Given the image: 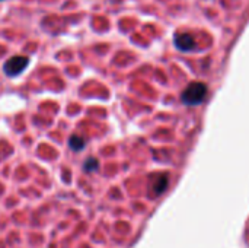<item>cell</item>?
I'll use <instances>...</instances> for the list:
<instances>
[{"label": "cell", "instance_id": "277c9868", "mask_svg": "<svg viewBox=\"0 0 249 248\" xmlns=\"http://www.w3.org/2000/svg\"><path fill=\"white\" fill-rule=\"evenodd\" d=\"M85 145H86V142H85V139H83L82 136L73 134V136H70V139H69V146H70L71 151H74V152L82 151V149L85 148Z\"/></svg>", "mask_w": 249, "mask_h": 248}, {"label": "cell", "instance_id": "3957f363", "mask_svg": "<svg viewBox=\"0 0 249 248\" xmlns=\"http://www.w3.org/2000/svg\"><path fill=\"white\" fill-rule=\"evenodd\" d=\"M174 44L177 48H179L184 53H190L197 47V42L194 39V37H191L190 34H177Z\"/></svg>", "mask_w": 249, "mask_h": 248}, {"label": "cell", "instance_id": "7a4b0ae2", "mask_svg": "<svg viewBox=\"0 0 249 248\" xmlns=\"http://www.w3.org/2000/svg\"><path fill=\"white\" fill-rule=\"evenodd\" d=\"M29 63V58L25 57V56H15L12 58H9L4 66H3V70L7 76H18L19 73L23 72V69L28 66Z\"/></svg>", "mask_w": 249, "mask_h": 248}, {"label": "cell", "instance_id": "5b68a950", "mask_svg": "<svg viewBox=\"0 0 249 248\" xmlns=\"http://www.w3.org/2000/svg\"><path fill=\"white\" fill-rule=\"evenodd\" d=\"M166 186H168V178H166L165 175L159 177V178L156 180V183L153 184V191H155V194L159 196V194L166 189Z\"/></svg>", "mask_w": 249, "mask_h": 248}, {"label": "cell", "instance_id": "8992f818", "mask_svg": "<svg viewBox=\"0 0 249 248\" xmlns=\"http://www.w3.org/2000/svg\"><path fill=\"white\" fill-rule=\"evenodd\" d=\"M83 168H85V171H86V172L98 171V168H99V162H98V159H95V158H89V159H86V161H85Z\"/></svg>", "mask_w": 249, "mask_h": 248}, {"label": "cell", "instance_id": "6da1fadb", "mask_svg": "<svg viewBox=\"0 0 249 248\" xmlns=\"http://www.w3.org/2000/svg\"><path fill=\"white\" fill-rule=\"evenodd\" d=\"M207 96V86L201 82H194L191 85H188L185 88V91L182 92V102L185 105H200Z\"/></svg>", "mask_w": 249, "mask_h": 248}]
</instances>
